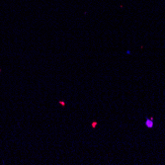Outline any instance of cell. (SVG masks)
Returning <instances> with one entry per match:
<instances>
[{
    "mask_svg": "<svg viewBox=\"0 0 165 165\" xmlns=\"http://www.w3.org/2000/svg\"><path fill=\"white\" fill-rule=\"evenodd\" d=\"M145 125L147 127V128H149V129H151V128H153V120H152V118H147L146 119V121H145Z\"/></svg>",
    "mask_w": 165,
    "mask_h": 165,
    "instance_id": "obj_1",
    "label": "cell"
}]
</instances>
